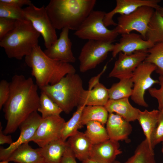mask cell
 Listing matches in <instances>:
<instances>
[{"mask_svg": "<svg viewBox=\"0 0 163 163\" xmlns=\"http://www.w3.org/2000/svg\"><path fill=\"white\" fill-rule=\"evenodd\" d=\"M38 86L31 77L15 75L10 82L9 97L3 110L7 121L3 132L7 135L14 132L20 124L32 113L37 111L40 96Z\"/></svg>", "mask_w": 163, "mask_h": 163, "instance_id": "1", "label": "cell"}, {"mask_svg": "<svg viewBox=\"0 0 163 163\" xmlns=\"http://www.w3.org/2000/svg\"><path fill=\"white\" fill-rule=\"evenodd\" d=\"M96 0H51L46 8L56 29L76 31L93 10Z\"/></svg>", "mask_w": 163, "mask_h": 163, "instance_id": "2", "label": "cell"}, {"mask_svg": "<svg viewBox=\"0 0 163 163\" xmlns=\"http://www.w3.org/2000/svg\"><path fill=\"white\" fill-rule=\"evenodd\" d=\"M24 60L31 69V75L39 88L55 85L68 74L76 73L75 68L70 63L50 58L38 45L25 57Z\"/></svg>", "mask_w": 163, "mask_h": 163, "instance_id": "3", "label": "cell"}, {"mask_svg": "<svg viewBox=\"0 0 163 163\" xmlns=\"http://www.w3.org/2000/svg\"><path fill=\"white\" fill-rule=\"evenodd\" d=\"M40 34L28 20L16 21L14 28L0 42L8 58L21 60L38 45Z\"/></svg>", "mask_w": 163, "mask_h": 163, "instance_id": "4", "label": "cell"}, {"mask_svg": "<svg viewBox=\"0 0 163 163\" xmlns=\"http://www.w3.org/2000/svg\"><path fill=\"white\" fill-rule=\"evenodd\" d=\"M39 88L66 114L79 105L85 90L82 79L76 73L68 74L55 85Z\"/></svg>", "mask_w": 163, "mask_h": 163, "instance_id": "5", "label": "cell"}, {"mask_svg": "<svg viewBox=\"0 0 163 163\" xmlns=\"http://www.w3.org/2000/svg\"><path fill=\"white\" fill-rule=\"evenodd\" d=\"M105 12L93 10L82 22L74 35L84 40L113 43L119 35L115 29H108L104 19Z\"/></svg>", "mask_w": 163, "mask_h": 163, "instance_id": "6", "label": "cell"}, {"mask_svg": "<svg viewBox=\"0 0 163 163\" xmlns=\"http://www.w3.org/2000/svg\"><path fill=\"white\" fill-rule=\"evenodd\" d=\"M25 19L29 21L34 28L42 36L46 49L57 39L56 29L47 14L46 7L38 8L33 4L23 8Z\"/></svg>", "mask_w": 163, "mask_h": 163, "instance_id": "7", "label": "cell"}, {"mask_svg": "<svg viewBox=\"0 0 163 163\" xmlns=\"http://www.w3.org/2000/svg\"><path fill=\"white\" fill-rule=\"evenodd\" d=\"M155 11L152 7L144 6L139 7L132 13L120 15L114 28L119 34L136 31L145 40V34L150 20Z\"/></svg>", "mask_w": 163, "mask_h": 163, "instance_id": "8", "label": "cell"}, {"mask_svg": "<svg viewBox=\"0 0 163 163\" xmlns=\"http://www.w3.org/2000/svg\"><path fill=\"white\" fill-rule=\"evenodd\" d=\"M113 46L111 42L88 40L78 57L80 72L84 73L95 68L106 58L109 52L112 51Z\"/></svg>", "mask_w": 163, "mask_h": 163, "instance_id": "9", "label": "cell"}, {"mask_svg": "<svg viewBox=\"0 0 163 163\" xmlns=\"http://www.w3.org/2000/svg\"><path fill=\"white\" fill-rule=\"evenodd\" d=\"M156 67L151 63L143 62L136 69L133 73L131 78L133 83L132 100L139 106L145 107L148 105L144 99L146 91L152 88L154 85L159 84V81L151 76L155 71Z\"/></svg>", "mask_w": 163, "mask_h": 163, "instance_id": "10", "label": "cell"}, {"mask_svg": "<svg viewBox=\"0 0 163 163\" xmlns=\"http://www.w3.org/2000/svg\"><path fill=\"white\" fill-rule=\"evenodd\" d=\"M66 121L60 115L42 118L34 136L33 141L42 148L49 143L61 139L62 129Z\"/></svg>", "mask_w": 163, "mask_h": 163, "instance_id": "11", "label": "cell"}, {"mask_svg": "<svg viewBox=\"0 0 163 163\" xmlns=\"http://www.w3.org/2000/svg\"><path fill=\"white\" fill-rule=\"evenodd\" d=\"M42 119L41 116L38 113L37 111H36L31 114L21 123L19 127L20 133L17 140L6 148L0 147V161L6 160L18 147L30 142L34 136Z\"/></svg>", "mask_w": 163, "mask_h": 163, "instance_id": "12", "label": "cell"}, {"mask_svg": "<svg viewBox=\"0 0 163 163\" xmlns=\"http://www.w3.org/2000/svg\"><path fill=\"white\" fill-rule=\"evenodd\" d=\"M147 51H138L129 55L120 52L109 77L119 79L131 77L136 69L144 61L148 55Z\"/></svg>", "mask_w": 163, "mask_h": 163, "instance_id": "13", "label": "cell"}, {"mask_svg": "<svg viewBox=\"0 0 163 163\" xmlns=\"http://www.w3.org/2000/svg\"><path fill=\"white\" fill-rule=\"evenodd\" d=\"M107 67V64L100 74L90 79L88 89L84 90L79 105L104 106L106 105L109 100L108 89L100 82L99 78Z\"/></svg>", "mask_w": 163, "mask_h": 163, "instance_id": "14", "label": "cell"}, {"mask_svg": "<svg viewBox=\"0 0 163 163\" xmlns=\"http://www.w3.org/2000/svg\"><path fill=\"white\" fill-rule=\"evenodd\" d=\"M59 38L49 48L43 51L50 58L67 63L75 62L76 59L72 50V43L69 37V30H62Z\"/></svg>", "mask_w": 163, "mask_h": 163, "instance_id": "15", "label": "cell"}, {"mask_svg": "<svg viewBox=\"0 0 163 163\" xmlns=\"http://www.w3.org/2000/svg\"><path fill=\"white\" fill-rule=\"evenodd\" d=\"M160 0H117L115 8L109 12L105 13L104 19L106 27L111 25L116 26L117 23L113 20L116 14L127 15L134 11L141 6H146L157 10L160 6Z\"/></svg>", "mask_w": 163, "mask_h": 163, "instance_id": "16", "label": "cell"}, {"mask_svg": "<svg viewBox=\"0 0 163 163\" xmlns=\"http://www.w3.org/2000/svg\"><path fill=\"white\" fill-rule=\"evenodd\" d=\"M154 45L144 39L140 34L131 32L123 34L119 42L114 44L112 56L115 57L120 52L129 55L137 51H147Z\"/></svg>", "mask_w": 163, "mask_h": 163, "instance_id": "17", "label": "cell"}, {"mask_svg": "<svg viewBox=\"0 0 163 163\" xmlns=\"http://www.w3.org/2000/svg\"><path fill=\"white\" fill-rule=\"evenodd\" d=\"M118 141L110 139L92 145L89 158L96 161L110 163L116 160L117 155L122 151L120 148Z\"/></svg>", "mask_w": 163, "mask_h": 163, "instance_id": "18", "label": "cell"}, {"mask_svg": "<svg viewBox=\"0 0 163 163\" xmlns=\"http://www.w3.org/2000/svg\"><path fill=\"white\" fill-rule=\"evenodd\" d=\"M106 124L109 139L117 141L128 139L132 130L129 122L113 113H109Z\"/></svg>", "mask_w": 163, "mask_h": 163, "instance_id": "19", "label": "cell"}, {"mask_svg": "<svg viewBox=\"0 0 163 163\" xmlns=\"http://www.w3.org/2000/svg\"><path fill=\"white\" fill-rule=\"evenodd\" d=\"M66 142L76 158L82 162L89 158L93 144L84 133L78 131Z\"/></svg>", "mask_w": 163, "mask_h": 163, "instance_id": "20", "label": "cell"}, {"mask_svg": "<svg viewBox=\"0 0 163 163\" xmlns=\"http://www.w3.org/2000/svg\"><path fill=\"white\" fill-rule=\"evenodd\" d=\"M104 107L109 113L117 114L129 122L137 120L140 110L132 106L128 98L109 99Z\"/></svg>", "mask_w": 163, "mask_h": 163, "instance_id": "21", "label": "cell"}, {"mask_svg": "<svg viewBox=\"0 0 163 163\" xmlns=\"http://www.w3.org/2000/svg\"><path fill=\"white\" fill-rule=\"evenodd\" d=\"M43 160L40 148L34 149L26 143L16 149L6 161L17 163H43Z\"/></svg>", "mask_w": 163, "mask_h": 163, "instance_id": "22", "label": "cell"}, {"mask_svg": "<svg viewBox=\"0 0 163 163\" xmlns=\"http://www.w3.org/2000/svg\"><path fill=\"white\" fill-rule=\"evenodd\" d=\"M67 145L66 141L60 139L40 148L43 163H61Z\"/></svg>", "mask_w": 163, "mask_h": 163, "instance_id": "23", "label": "cell"}, {"mask_svg": "<svg viewBox=\"0 0 163 163\" xmlns=\"http://www.w3.org/2000/svg\"><path fill=\"white\" fill-rule=\"evenodd\" d=\"M160 113L159 110L155 109L151 111L147 110L143 111L140 110L137 119L142 127L150 149L153 151H154V150L151 146V137L158 122Z\"/></svg>", "mask_w": 163, "mask_h": 163, "instance_id": "24", "label": "cell"}, {"mask_svg": "<svg viewBox=\"0 0 163 163\" xmlns=\"http://www.w3.org/2000/svg\"><path fill=\"white\" fill-rule=\"evenodd\" d=\"M145 40L154 45L163 42V17L156 10H155L149 22Z\"/></svg>", "mask_w": 163, "mask_h": 163, "instance_id": "25", "label": "cell"}, {"mask_svg": "<svg viewBox=\"0 0 163 163\" xmlns=\"http://www.w3.org/2000/svg\"><path fill=\"white\" fill-rule=\"evenodd\" d=\"M109 113L104 106H86L84 107L82 116V126L90 121H97L103 125L106 124Z\"/></svg>", "mask_w": 163, "mask_h": 163, "instance_id": "26", "label": "cell"}, {"mask_svg": "<svg viewBox=\"0 0 163 163\" xmlns=\"http://www.w3.org/2000/svg\"><path fill=\"white\" fill-rule=\"evenodd\" d=\"M133 83L131 77L123 78L108 89L109 99L118 100L128 98L132 93Z\"/></svg>", "mask_w": 163, "mask_h": 163, "instance_id": "27", "label": "cell"}, {"mask_svg": "<svg viewBox=\"0 0 163 163\" xmlns=\"http://www.w3.org/2000/svg\"><path fill=\"white\" fill-rule=\"evenodd\" d=\"M154 151L145 139L136 149L133 155L124 163H156Z\"/></svg>", "mask_w": 163, "mask_h": 163, "instance_id": "28", "label": "cell"}, {"mask_svg": "<svg viewBox=\"0 0 163 163\" xmlns=\"http://www.w3.org/2000/svg\"><path fill=\"white\" fill-rule=\"evenodd\" d=\"M85 106L79 105L71 118L65 122L61 133V139L62 140L66 141L69 137L75 134L79 129L83 127L81 119L82 112Z\"/></svg>", "mask_w": 163, "mask_h": 163, "instance_id": "29", "label": "cell"}, {"mask_svg": "<svg viewBox=\"0 0 163 163\" xmlns=\"http://www.w3.org/2000/svg\"><path fill=\"white\" fill-rule=\"evenodd\" d=\"M85 133L93 145L104 142L109 138L104 125L97 121H90L85 125Z\"/></svg>", "mask_w": 163, "mask_h": 163, "instance_id": "30", "label": "cell"}, {"mask_svg": "<svg viewBox=\"0 0 163 163\" xmlns=\"http://www.w3.org/2000/svg\"><path fill=\"white\" fill-rule=\"evenodd\" d=\"M37 111L41 113L42 118L52 116L60 115L63 112L60 107L47 95L42 91L40 96Z\"/></svg>", "mask_w": 163, "mask_h": 163, "instance_id": "31", "label": "cell"}, {"mask_svg": "<svg viewBox=\"0 0 163 163\" xmlns=\"http://www.w3.org/2000/svg\"><path fill=\"white\" fill-rule=\"evenodd\" d=\"M147 52L148 55L144 61L155 65L156 73L163 75V42L155 44Z\"/></svg>", "mask_w": 163, "mask_h": 163, "instance_id": "32", "label": "cell"}, {"mask_svg": "<svg viewBox=\"0 0 163 163\" xmlns=\"http://www.w3.org/2000/svg\"><path fill=\"white\" fill-rule=\"evenodd\" d=\"M0 18L15 21L25 20L23 9L2 3H0Z\"/></svg>", "mask_w": 163, "mask_h": 163, "instance_id": "33", "label": "cell"}, {"mask_svg": "<svg viewBox=\"0 0 163 163\" xmlns=\"http://www.w3.org/2000/svg\"><path fill=\"white\" fill-rule=\"evenodd\" d=\"M163 142V113L160 111L157 123L151 134L150 143L153 149L155 146Z\"/></svg>", "mask_w": 163, "mask_h": 163, "instance_id": "34", "label": "cell"}, {"mask_svg": "<svg viewBox=\"0 0 163 163\" xmlns=\"http://www.w3.org/2000/svg\"><path fill=\"white\" fill-rule=\"evenodd\" d=\"M158 80L160 85V88H151L148 90L151 96L157 100L158 110L161 111L163 108V75H159Z\"/></svg>", "mask_w": 163, "mask_h": 163, "instance_id": "35", "label": "cell"}, {"mask_svg": "<svg viewBox=\"0 0 163 163\" xmlns=\"http://www.w3.org/2000/svg\"><path fill=\"white\" fill-rule=\"evenodd\" d=\"M16 21L10 19L0 18V40L14 28Z\"/></svg>", "mask_w": 163, "mask_h": 163, "instance_id": "36", "label": "cell"}, {"mask_svg": "<svg viewBox=\"0 0 163 163\" xmlns=\"http://www.w3.org/2000/svg\"><path fill=\"white\" fill-rule=\"evenodd\" d=\"M10 82L2 80L0 82V109L7 100L10 94Z\"/></svg>", "mask_w": 163, "mask_h": 163, "instance_id": "37", "label": "cell"}, {"mask_svg": "<svg viewBox=\"0 0 163 163\" xmlns=\"http://www.w3.org/2000/svg\"><path fill=\"white\" fill-rule=\"evenodd\" d=\"M0 3L20 8L24 5L28 6L32 4L29 0H0Z\"/></svg>", "mask_w": 163, "mask_h": 163, "instance_id": "38", "label": "cell"}, {"mask_svg": "<svg viewBox=\"0 0 163 163\" xmlns=\"http://www.w3.org/2000/svg\"><path fill=\"white\" fill-rule=\"evenodd\" d=\"M76 158L75 156L67 145L62 157L61 163H77Z\"/></svg>", "mask_w": 163, "mask_h": 163, "instance_id": "39", "label": "cell"}, {"mask_svg": "<svg viewBox=\"0 0 163 163\" xmlns=\"http://www.w3.org/2000/svg\"><path fill=\"white\" fill-rule=\"evenodd\" d=\"M13 143L11 136L5 134L2 131V127L1 123H0V144L3 145L8 144L10 145Z\"/></svg>", "mask_w": 163, "mask_h": 163, "instance_id": "40", "label": "cell"}, {"mask_svg": "<svg viewBox=\"0 0 163 163\" xmlns=\"http://www.w3.org/2000/svg\"><path fill=\"white\" fill-rule=\"evenodd\" d=\"M82 163H103L98 162L90 158H88V159L82 162ZM110 163H121L120 162L116 160L114 161H113V162Z\"/></svg>", "mask_w": 163, "mask_h": 163, "instance_id": "41", "label": "cell"}, {"mask_svg": "<svg viewBox=\"0 0 163 163\" xmlns=\"http://www.w3.org/2000/svg\"><path fill=\"white\" fill-rule=\"evenodd\" d=\"M155 10L157 11L163 17V7L160 6L158 8Z\"/></svg>", "mask_w": 163, "mask_h": 163, "instance_id": "42", "label": "cell"}, {"mask_svg": "<svg viewBox=\"0 0 163 163\" xmlns=\"http://www.w3.org/2000/svg\"><path fill=\"white\" fill-rule=\"evenodd\" d=\"M0 163H9V162L7 161H1Z\"/></svg>", "mask_w": 163, "mask_h": 163, "instance_id": "43", "label": "cell"}, {"mask_svg": "<svg viewBox=\"0 0 163 163\" xmlns=\"http://www.w3.org/2000/svg\"><path fill=\"white\" fill-rule=\"evenodd\" d=\"M162 142V147L161 149V152L162 153H163V142Z\"/></svg>", "mask_w": 163, "mask_h": 163, "instance_id": "44", "label": "cell"}, {"mask_svg": "<svg viewBox=\"0 0 163 163\" xmlns=\"http://www.w3.org/2000/svg\"><path fill=\"white\" fill-rule=\"evenodd\" d=\"M161 111L162 113H163V108L162 109V110Z\"/></svg>", "mask_w": 163, "mask_h": 163, "instance_id": "45", "label": "cell"}]
</instances>
